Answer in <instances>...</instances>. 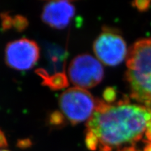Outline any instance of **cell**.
<instances>
[{"mask_svg":"<svg viewBox=\"0 0 151 151\" xmlns=\"http://www.w3.org/2000/svg\"><path fill=\"white\" fill-rule=\"evenodd\" d=\"M64 123V118L62 113L60 112H54L50 114V124L53 126H61Z\"/></svg>","mask_w":151,"mask_h":151,"instance_id":"cell-12","label":"cell"},{"mask_svg":"<svg viewBox=\"0 0 151 151\" xmlns=\"http://www.w3.org/2000/svg\"><path fill=\"white\" fill-rule=\"evenodd\" d=\"M125 79L129 96L141 104L151 106V37L137 41L127 56Z\"/></svg>","mask_w":151,"mask_h":151,"instance_id":"cell-2","label":"cell"},{"mask_svg":"<svg viewBox=\"0 0 151 151\" xmlns=\"http://www.w3.org/2000/svg\"><path fill=\"white\" fill-rule=\"evenodd\" d=\"M62 112L71 124L88 121L95 111L97 100L88 90L73 87L62 92L59 99Z\"/></svg>","mask_w":151,"mask_h":151,"instance_id":"cell-3","label":"cell"},{"mask_svg":"<svg viewBox=\"0 0 151 151\" xmlns=\"http://www.w3.org/2000/svg\"><path fill=\"white\" fill-rule=\"evenodd\" d=\"M145 137H146V142L151 143V116H150V120H149L148 122L146 134H145Z\"/></svg>","mask_w":151,"mask_h":151,"instance_id":"cell-13","label":"cell"},{"mask_svg":"<svg viewBox=\"0 0 151 151\" xmlns=\"http://www.w3.org/2000/svg\"><path fill=\"white\" fill-rule=\"evenodd\" d=\"M40 57V49L35 41L21 38L9 42L5 49L6 65L16 70L32 68Z\"/></svg>","mask_w":151,"mask_h":151,"instance_id":"cell-6","label":"cell"},{"mask_svg":"<svg viewBox=\"0 0 151 151\" xmlns=\"http://www.w3.org/2000/svg\"><path fill=\"white\" fill-rule=\"evenodd\" d=\"M7 146V141L4 134L0 130V148H5Z\"/></svg>","mask_w":151,"mask_h":151,"instance_id":"cell-14","label":"cell"},{"mask_svg":"<svg viewBox=\"0 0 151 151\" xmlns=\"http://www.w3.org/2000/svg\"><path fill=\"white\" fill-rule=\"evenodd\" d=\"M118 151H138L136 148L135 146H124L123 148L119 149Z\"/></svg>","mask_w":151,"mask_h":151,"instance_id":"cell-15","label":"cell"},{"mask_svg":"<svg viewBox=\"0 0 151 151\" xmlns=\"http://www.w3.org/2000/svg\"><path fill=\"white\" fill-rule=\"evenodd\" d=\"M2 25L5 29L14 27L17 30H22L27 26V20L22 16H17L12 18L9 15L4 14L2 16Z\"/></svg>","mask_w":151,"mask_h":151,"instance_id":"cell-9","label":"cell"},{"mask_svg":"<svg viewBox=\"0 0 151 151\" xmlns=\"http://www.w3.org/2000/svg\"><path fill=\"white\" fill-rule=\"evenodd\" d=\"M0 151H9V150H4V149H0Z\"/></svg>","mask_w":151,"mask_h":151,"instance_id":"cell-16","label":"cell"},{"mask_svg":"<svg viewBox=\"0 0 151 151\" xmlns=\"http://www.w3.org/2000/svg\"><path fill=\"white\" fill-rule=\"evenodd\" d=\"M104 75L103 66L97 58L90 54H81L71 60L68 76L75 87L88 89L97 86Z\"/></svg>","mask_w":151,"mask_h":151,"instance_id":"cell-4","label":"cell"},{"mask_svg":"<svg viewBox=\"0 0 151 151\" xmlns=\"http://www.w3.org/2000/svg\"><path fill=\"white\" fill-rule=\"evenodd\" d=\"M117 95H118L117 90L112 87H109L106 88L103 92L104 101L108 104H114L117 99Z\"/></svg>","mask_w":151,"mask_h":151,"instance_id":"cell-10","label":"cell"},{"mask_svg":"<svg viewBox=\"0 0 151 151\" xmlns=\"http://www.w3.org/2000/svg\"><path fill=\"white\" fill-rule=\"evenodd\" d=\"M76 9L69 1H51L43 6L41 19L55 29H65L74 16Z\"/></svg>","mask_w":151,"mask_h":151,"instance_id":"cell-7","label":"cell"},{"mask_svg":"<svg viewBox=\"0 0 151 151\" xmlns=\"http://www.w3.org/2000/svg\"><path fill=\"white\" fill-rule=\"evenodd\" d=\"M93 50L97 59L109 67H116L127 56L125 41L121 35L112 30L106 29L97 37Z\"/></svg>","mask_w":151,"mask_h":151,"instance_id":"cell-5","label":"cell"},{"mask_svg":"<svg viewBox=\"0 0 151 151\" xmlns=\"http://www.w3.org/2000/svg\"><path fill=\"white\" fill-rule=\"evenodd\" d=\"M133 6L139 11H146L150 7L151 1L150 0H137L132 3Z\"/></svg>","mask_w":151,"mask_h":151,"instance_id":"cell-11","label":"cell"},{"mask_svg":"<svg viewBox=\"0 0 151 151\" xmlns=\"http://www.w3.org/2000/svg\"><path fill=\"white\" fill-rule=\"evenodd\" d=\"M150 116V107L126 99L114 104L97 100L95 111L87 121L86 134L95 138L99 151H118L142 139Z\"/></svg>","mask_w":151,"mask_h":151,"instance_id":"cell-1","label":"cell"},{"mask_svg":"<svg viewBox=\"0 0 151 151\" xmlns=\"http://www.w3.org/2000/svg\"><path fill=\"white\" fill-rule=\"evenodd\" d=\"M39 74L43 78L45 85L49 86L52 89H60L65 88L68 85L67 76L64 72L49 76L43 72L41 69H39Z\"/></svg>","mask_w":151,"mask_h":151,"instance_id":"cell-8","label":"cell"}]
</instances>
